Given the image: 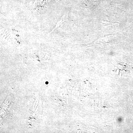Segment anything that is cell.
Wrapping results in <instances>:
<instances>
[{
	"label": "cell",
	"mask_w": 133,
	"mask_h": 133,
	"mask_svg": "<svg viewBox=\"0 0 133 133\" xmlns=\"http://www.w3.org/2000/svg\"><path fill=\"white\" fill-rule=\"evenodd\" d=\"M45 84L46 85H48V84H49V82L48 81H46V82H45Z\"/></svg>",
	"instance_id": "1"
}]
</instances>
